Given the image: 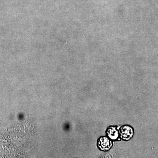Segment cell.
I'll use <instances>...</instances> for the list:
<instances>
[{"label": "cell", "instance_id": "1", "mask_svg": "<svg viewBox=\"0 0 158 158\" xmlns=\"http://www.w3.org/2000/svg\"><path fill=\"white\" fill-rule=\"evenodd\" d=\"M119 134L122 138L124 140H128L132 138L134 135V130L129 126H123L120 128Z\"/></svg>", "mask_w": 158, "mask_h": 158}, {"label": "cell", "instance_id": "2", "mask_svg": "<svg viewBox=\"0 0 158 158\" xmlns=\"http://www.w3.org/2000/svg\"><path fill=\"white\" fill-rule=\"evenodd\" d=\"M98 145L102 150L107 151L112 147V142L106 137H102L98 140Z\"/></svg>", "mask_w": 158, "mask_h": 158}, {"label": "cell", "instance_id": "3", "mask_svg": "<svg viewBox=\"0 0 158 158\" xmlns=\"http://www.w3.org/2000/svg\"><path fill=\"white\" fill-rule=\"evenodd\" d=\"M107 134L109 138L113 140L117 139L118 136V130L116 127H110L108 128Z\"/></svg>", "mask_w": 158, "mask_h": 158}]
</instances>
